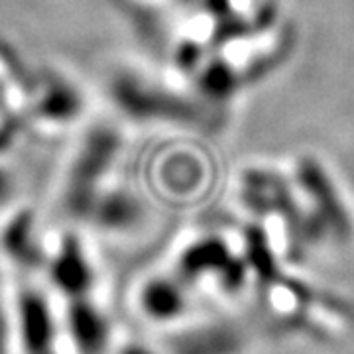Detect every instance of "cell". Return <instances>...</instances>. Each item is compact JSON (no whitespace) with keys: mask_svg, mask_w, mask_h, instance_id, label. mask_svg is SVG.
Listing matches in <instances>:
<instances>
[{"mask_svg":"<svg viewBox=\"0 0 354 354\" xmlns=\"http://www.w3.org/2000/svg\"><path fill=\"white\" fill-rule=\"evenodd\" d=\"M12 325L18 354H62V321L38 290L20 293L14 305Z\"/></svg>","mask_w":354,"mask_h":354,"instance_id":"6da1fadb","label":"cell"},{"mask_svg":"<svg viewBox=\"0 0 354 354\" xmlns=\"http://www.w3.org/2000/svg\"><path fill=\"white\" fill-rule=\"evenodd\" d=\"M62 327L64 339L75 354H111L113 351V327L87 295L69 299Z\"/></svg>","mask_w":354,"mask_h":354,"instance_id":"7a4b0ae2","label":"cell"},{"mask_svg":"<svg viewBox=\"0 0 354 354\" xmlns=\"http://www.w3.org/2000/svg\"><path fill=\"white\" fill-rule=\"evenodd\" d=\"M50 272L55 288L69 295V299L87 295L93 286V270L81 246L73 239L62 246V252L51 262Z\"/></svg>","mask_w":354,"mask_h":354,"instance_id":"3957f363","label":"cell"},{"mask_svg":"<svg viewBox=\"0 0 354 354\" xmlns=\"http://www.w3.org/2000/svg\"><path fill=\"white\" fill-rule=\"evenodd\" d=\"M140 305L146 311V315L152 319L169 321L181 315V311L185 309V295L171 279L158 278L146 283L140 295Z\"/></svg>","mask_w":354,"mask_h":354,"instance_id":"277c9868","label":"cell"},{"mask_svg":"<svg viewBox=\"0 0 354 354\" xmlns=\"http://www.w3.org/2000/svg\"><path fill=\"white\" fill-rule=\"evenodd\" d=\"M95 215L102 227L120 230V228L130 227L138 221L140 209L136 201L127 195H111L104 201L99 203Z\"/></svg>","mask_w":354,"mask_h":354,"instance_id":"5b68a950","label":"cell"},{"mask_svg":"<svg viewBox=\"0 0 354 354\" xmlns=\"http://www.w3.org/2000/svg\"><path fill=\"white\" fill-rule=\"evenodd\" d=\"M4 246L10 252L16 262H22L28 266L39 264V250L32 236V228L28 218H18L14 221L10 228L4 234Z\"/></svg>","mask_w":354,"mask_h":354,"instance_id":"8992f818","label":"cell"},{"mask_svg":"<svg viewBox=\"0 0 354 354\" xmlns=\"http://www.w3.org/2000/svg\"><path fill=\"white\" fill-rule=\"evenodd\" d=\"M236 85H239V77L234 73V69L225 62H215L203 69L201 88L215 99H225L228 95H232Z\"/></svg>","mask_w":354,"mask_h":354,"instance_id":"52a82bcc","label":"cell"},{"mask_svg":"<svg viewBox=\"0 0 354 354\" xmlns=\"http://www.w3.org/2000/svg\"><path fill=\"white\" fill-rule=\"evenodd\" d=\"M44 113L53 120H69L79 111V97L67 85H53L41 102Z\"/></svg>","mask_w":354,"mask_h":354,"instance_id":"ba28073f","label":"cell"},{"mask_svg":"<svg viewBox=\"0 0 354 354\" xmlns=\"http://www.w3.org/2000/svg\"><path fill=\"white\" fill-rule=\"evenodd\" d=\"M12 353H16L12 315H8V313L0 307V354Z\"/></svg>","mask_w":354,"mask_h":354,"instance_id":"9c48e42d","label":"cell"},{"mask_svg":"<svg viewBox=\"0 0 354 354\" xmlns=\"http://www.w3.org/2000/svg\"><path fill=\"white\" fill-rule=\"evenodd\" d=\"M111 354H158V353L153 351L152 346H148V344H144V342L130 341V342H124V344H120V346H116V348H113Z\"/></svg>","mask_w":354,"mask_h":354,"instance_id":"30bf717a","label":"cell"},{"mask_svg":"<svg viewBox=\"0 0 354 354\" xmlns=\"http://www.w3.org/2000/svg\"><path fill=\"white\" fill-rule=\"evenodd\" d=\"M6 193H8V177L4 176V171L0 169V201L4 199Z\"/></svg>","mask_w":354,"mask_h":354,"instance_id":"8fae6325","label":"cell"}]
</instances>
